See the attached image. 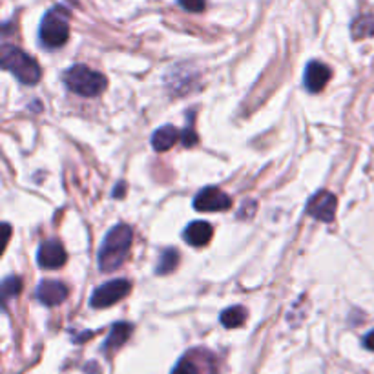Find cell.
<instances>
[{
	"label": "cell",
	"instance_id": "22",
	"mask_svg": "<svg viewBox=\"0 0 374 374\" xmlns=\"http://www.w3.org/2000/svg\"><path fill=\"white\" fill-rule=\"evenodd\" d=\"M123 187H125V183H121V185H119V188H115V190H113V196H115V197L125 196V188H123Z\"/></svg>",
	"mask_w": 374,
	"mask_h": 374
},
{
	"label": "cell",
	"instance_id": "1",
	"mask_svg": "<svg viewBox=\"0 0 374 374\" xmlns=\"http://www.w3.org/2000/svg\"><path fill=\"white\" fill-rule=\"evenodd\" d=\"M133 241V230L128 224H117L106 234L103 246L99 250V269L100 272H113L128 258Z\"/></svg>",
	"mask_w": 374,
	"mask_h": 374
},
{
	"label": "cell",
	"instance_id": "6",
	"mask_svg": "<svg viewBox=\"0 0 374 374\" xmlns=\"http://www.w3.org/2000/svg\"><path fill=\"white\" fill-rule=\"evenodd\" d=\"M130 291H132V285H130L128 279H112V281L104 283L93 291L90 303H92L93 308L112 307L117 301L125 299L130 294Z\"/></svg>",
	"mask_w": 374,
	"mask_h": 374
},
{
	"label": "cell",
	"instance_id": "3",
	"mask_svg": "<svg viewBox=\"0 0 374 374\" xmlns=\"http://www.w3.org/2000/svg\"><path fill=\"white\" fill-rule=\"evenodd\" d=\"M38 37H41L42 46L50 48V50L63 48L70 38V15L66 9L61 6L51 8L42 19Z\"/></svg>",
	"mask_w": 374,
	"mask_h": 374
},
{
	"label": "cell",
	"instance_id": "21",
	"mask_svg": "<svg viewBox=\"0 0 374 374\" xmlns=\"http://www.w3.org/2000/svg\"><path fill=\"white\" fill-rule=\"evenodd\" d=\"M363 346L369 350H374V331H370V333L363 338Z\"/></svg>",
	"mask_w": 374,
	"mask_h": 374
},
{
	"label": "cell",
	"instance_id": "17",
	"mask_svg": "<svg viewBox=\"0 0 374 374\" xmlns=\"http://www.w3.org/2000/svg\"><path fill=\"white\" fill-rule=\"evenodd\" d=\"M374 35V15H362L353 22V37L360 38L373 37Z\"/></svg>",
	"mask_w": 374,
	"mask_h": 374
},
{
	"label": "cell",
	"instance_id": "13",
	"mask_svg": "<svg viewBox=\"0 0 374 374\" xmlns=\"http://www.w3.org/2000/svg\"><path fill=\"white\" fill-rule=\"evenodd\" d=\"M130 334H132V325L125 323V321H121V323H115L112 327V331H110L106 341H104L103 350L106 354H110V353H113V350L121 349L126 341H128Z\"/></svg>",
	"mask_w": 374,
	"mask_h": 374
},
{
	"label": "cell",
	"instance_id": "8",
	"mask_svg": "<svg viewBox=\"0 0 374 374\" xmlns=\"http://www.w3.org/2000/svg\"><path fill=\"white\" fill-rule=\"evenodd\" d=\"M230 207H232V199L216 187L203 188L194 199V208L199 212H224Z\"/></svg>",
	"mask_w": 374,
	"mask_h": 374
},
{
	"label": "cell",
	"instance_id": "14",
	"mask_svg": "<svg viewBox=\"0 0 374 374\" xmlns=\"http://www.w3.org/2000/svg\"><path fill=\"white\" fill-rule=\"evenodd\" d=\"M181 137V133L174 128V126L167 125L162 128L155 130L154 135H152V146H154L157 152H167L172 146L177 142V139Z\"/></svg>",
	"mask_w": 374,
	"mask_h": 374
},
{
	"label": "cell",
	"instance_id": "11",
	"mask_svg": "<svg viewBox=\"0 0 374 374\" xmlns=\"http://www.w3.org/2000/svg\"><path fill=\"white\" fill-rule=\"evenodd\" d=\"M37 298L48 307H57V305L64 303V299L68 298V289L64 283L48 279V281H42L38 285Z\"/></svg>",
	"mask_w": 374,
	"mask_h": 374
},
{
	"label": "cell",
	"instance_id": "2",
	"mask_svg": "<svg viewBox=\"0 0 374 374\" xmlns=\"http://www.w3.org/2000/svg\"><path fill=\"white\" fill-rule=\"evenodd\" d=\"M63 80L70 92L80 97H88V99L100 95L106 90V77L84 64H75L68 68L63 75Z\"/></svg>",
	"mask_w": 374,
	"mask_h": 374
},
{
	"label": "cell",
	"instance_id": "10",
	"mask_svg": "<svg viewBox=\"0 0 374 374\" xmlns=\"http://www.w3.org/2000/svg\"><path fill=\"white\" fill-rule=\"evenodd\" d=\"M331 77H333V71H331V68H328L327 64L318 63V61H311V63L307 64V70H305V88H307L311 93L321 92V90L327 86L328 80H331Z\"/></svg>",
	"mask_w": 374,
	"mask_h": 374
},
{
	"label": "cell",
	"instance_id": "4",
	"mask_svg": "<svg viewBox=\"0 0 374 374\" xmlns=\"http://www.w3.org/2000/svg\"><path fill=\"white\" fill-rule=\"evenodd\" d=\"M2 66L9 73L15 75L26 86H33L42 77L41 66L37 64V61L22 50H19V48L4 46V50H2Z\"/></svg>",
	"mask_w": 374,
	"mask_h": 374
},
{
	"label": "cell",
	"instance_id": "15",
	"mask_svg": "<svg viewBox=\"0 0 374 374\" xmlns=\"http://www.w3.org/2000/svg\"><path fill=\"white\" fill-rule=\"evenodd\" d=\"M219 320H221V323H223V327H227V328L241 327V325L246 321L245 307H241V305H236V307L224 308V311L221 312Z\"/></svg>",
	"mask_w": 374,
	"mask_h": 374
},
{
	"label": "cell",
	"instance_id": "7",
	"mask_svg": "<svg viewBox=\"0 0 374 374\" xmlns=\"http://www.w3.org/2000/svg\"><path fill=\"white\" fill-rule=\"evenodd\" d=\"M336 208H338V199L333 192L328 190H320L318 194L311 197V201L307 203V214L311 217L318 221H323V223H331L336 216Z\"/></svg>",
	"mask_w": 374,
	"mask_h": 374
},
{
	"label": "cell",
	"instance_id": "5",
	"mask_svg": "<svg viewBox=\"0 0 374 374\" xmlns=\"http://www.w3.org/2000/svg\"><path fill=\"white\" fill-rule=\"evenodd\" d=\"M172 374H217V360L210 350L192 349L175 363Z\"/></svg>",
	"mask_w": 374,
	"mask_h": 374
},
{
	"label": "cell",
	"instance_id": "18",
	"mask_svg": "<svg viewBox=\"0 0 374 374\" xmlns=\"http://www.w3.org/2000/svg\"><path fill=\"white\" fill-rule=\"evenodd\" d=\"M21 289H22L21 278H17V276H9V278H6L4 281H2V296H4V303L9 298H15V296L21 292Z\"/></svg>",
	"mask_w": 374,
	"mask_h": 374
},
{
	"label": "cell",
	"instance_id": "9",
	"mask_svg": "<svg viewBox=\"0 0 374 374\" xmlns=\"http://www.w3.org/2000/svg\"><path fill=\"white\" fill-rule=\"evenodd\" d=\"M66 250H64L63 243L57 241V239H48L38 246L37 261L41 269L55 271V269H61L66 263Z\"/></svg>",
	"mask_w": 374,
	"mask_h": 374
},
{
	"label": "cell",
	"instance_id": "12",
	"mask_svg": "<svg viewBox=\"0 0 374 374\" xmlns=\"http://www.w3.org/2000/svg\"><path fill=\"white\" fill-rule=\"evenodd\" d=\"M214 236L212 224L207 221H194L185 229V241L192 246H204Z\"/></svg>",
	"mask_w": 374,
	"mask_h": 374
},
{
	"label": "cell",
	"instance_id": "16",
	"mask_svg": "<svg viewBox=\"0 0 374 374\" xmlns=\"http://www.w3.org/2000/svg\"><path fill=\"white\" fill-rule=\"evenodd\" d=\"M179 263V254L175 249H165L159 258V265L155 266V274L165 276L170 274L172 271H175V266Z\"/></svg>",
	"mask_w": 374,
	"mask_h": 374
},
{
	"label": "cell",
	"instance_id": "20",
	"mask_svg": "<svg viewBox=\"0 0 374 374\" xmlns=\"http://www.w3.org/2000/svg\"><path fill=\"white\" fill-rule=\"evenodd\" d=\"M181 141H183L185 146H196L197 135H196V132H194V128L188 126V128L181 133Z\"/></svg>",
	"mask_w": 374,
	"mask_h": 374
},
{
	"label": "cell",
	"instance_id": "19",
	"mask_svg": "<svg viewBox=\"0 0 374 374\" xmlns=\"http://www.w3.org/2000/svg\"><path fill=\"white\" fill-rule=\"evenodd\" d=\"M177 2L181 8L187 9V11H190V13L204 11V6H207L204 0H177Z\"/></svg>",
	"mask_w": 374,
	"mask_h": 374
}]
</instances>
